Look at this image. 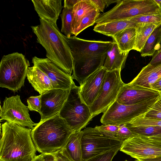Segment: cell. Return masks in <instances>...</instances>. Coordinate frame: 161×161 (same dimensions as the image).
I'll return each mask as SVG.
<instances>
[{
	"label": "cell",
	"instance_id": "25",
	"mask_svg": "<svg viewBox=\"0 0 161 161\" xmlns=\"http://www.w3.org/2000/svg\"><path fill=\"white\" fill-rule=\"evenodd\" d=\"M161 45V24L153 31L141 51L142 57L153 56L159 50Z\"/></svg>",
	"mask_w": 161,
	"mask_h": 161
},
{
	"label": "cell",
	"instance_id": "46",
	"mask_svg": "<svg viewBox=\"0 0 161 161\" xmlns=\"http://www.w3.org/2000/svg\"><path fill=\"white\" fill-rule=\"evenodd\" d=\"M148 137L152 139L161 141V134L154 136Z\"/></svg>",
	"mask_w": 161,
	"mask_h": 161
},
{
	"label": "cell",
	"instance_id": "13",
	"mask_svg": "<svg viewBox=\"0 0 161 161\" xmlns=\"http://www.w3.org/2000/svg\"><path fill=\"white\" fill-rule=\"evenodd\" d=\"M33 66L44 73L52 81L55 89L70 90L76 86L70 76L60 68L47 58L36 56L32 58Z\"/></svg>",
	"mask_w": 161,
	"mask_h": 161
},
{
	"label": "cell",
	"instance_id": "26",
	"mask_svg": "<svg viewBox=\"0 0 161 161\" xmlns=\"http://www.w3.org/2000/svg\"><path fill=\"white\" fill-rule=\"evenodd\" d=\"M95 8L90 0H80L74 6L73 9L71 24L72 34L82 18L88 11Z\"/></svg>",
	"mask_w": 161,
	"mask_h": 161
},
{
	"label": "cell",
	"instance_id": "20",
	"mask_svg": "<svg viewBox=\"0 0 161 161\" xmlns=\"http://www.w3.org/2000/svg\"><path fill=\"white\" fill-rule=\"evenodd\" d=\"M26 77L34 89L40 95L48 90L55 89L47 76L36 66L28 67Z\"/></svg>",
	"mask_w": 161,
	"mask_h": 161
},
{
	"label": "cell",
	"instance_id": "4",
	"mask_svg": "<svg viewBox=\"0 0 161 161\" xmlns=\"http://www.w3.org/2000/svg\"><path fill=\"white\" fill-rule=\"evenodd\" d=\"M73 132L59 114L37 124L31 136L37 151L41 153H53L61 150Z\"/></svg>",
	"mask_w": 161,
	"mask_h": 161
},
{
	"label": "cell",
	"instance_id": "41",
	"mask_svg": "<svg viewBox=\"0 0 161 161\" xmlns=\"http://www.w3.org/2000/svg\"><path fill=\"white\" fill-rule=\"evenodd\" d=\"M150 88L158 92L161 94V78L153 84Z\"/></svg>",
	"mask_w": 161,
	"mask_h": 161
},
{
	"label": "cell",
	"instance_id": "1",
	"mask_svg": "<svg viewBox=\"0 0 161 161\" xmlns=\"http://www.w3.org/2000/svg\"><path fill=\"white\" fill-rule=\"evenodd\" d=\"M66 38L73 58L72 77L80 85L88 77L103 66L112 42L86 40L75 36Z\"/></svg>",
	"mask_w": 161,
	"mask_h": 161
},
{
	"label": "cell",
	"instance_id": "15",
	"mask_svg": "<svg viewBox=\"0 0 161 161\" xmlns=\"http://www.w3.org/2000/svg\"><path fill=\"white\" fill-rule=\"evenodd\" d=\"M161 96L159 92L152 89L124 83L116 101L122 104L134 105Z\"/></svg>",
	"mask_w": 161,
	"mask_h": 161
},
{
	"label": "cell",
	"instance_id": "21",
	"mask_svg": "<svg viewBox=\"0 0 161 161\" xmlns=\"http://www.w3.org/2000/svg\"><path fill=\"white\" fill-rule=\"evenodd\" d=\"M82 132H73L61 152L70 161H82L81 138Z\"/></svg>",
	"mask_w": 161,
	"mask_h": 161
},
{
	"label": "cell",
	"instance_id": "19",
	"mask_svg": "<svg viewBox=\"0 0 161 161\" xmlns=\"http://www.w3.org/2000/svg\"><path fill=\"white\" fill-rule=\"evenodd\" d=\"M129 52L121 51L113 39L107 53L103 67L107 71L120 70L125 67Z\"/></svg>",
	"mask_w": 161,
	"mask_h": 161
},
{
	"label": "cell",
	"instance_id": "30",
	"mask_svg": "<svg viewBox=\"0 0 161 161\" xmlns=\"http://www.w3.org/2000/svg\"><path fill=\"white\" fill-rule=\"evenodd\" d=\"M127 20L136 24L159 22H161V14L137 16Z\"/></svg>",
	"mask_w": 161,
	"mask_h": 161
},
{
	"label": "cell",
	"instance_id": "18",
	"mask_svg": "<svg viewBox=\"0 0 161 161\" xmlns=\"http://www.w3.org/2000/svg\"><path fill=\"white\" fill-rule=\"evenodd\" d=\"M161 78V62L143 67L137 76L128 84L150 88L151 86Z\"/></svg>",
	"mask_w": 161,
	"mask_h": 161
},
{
	"label": "cell",
	"instance_id": "44",
	"mask_svg": "<svg viewBox=\"0 0 161 161\" xmlns=\"http://www.w3.org/2000/svg\"><path fill=\"white\" fill-rule=\"evenodd\" d=\"M32 161H45L43 153L36 156Z\"/></svg>",
	"mask_w": 161,
	"mask_h": 161
},
{
	"label": "cell",
	"instance_id": "48",
	"mask_svg": "<svg viewBox=\"0 0 161 161\" xmlns=\"http://www.w3.org/2000/svg\"><path fill=\"white\" fill-rule=\"evenodd\" d=\"M125 161H128L127 160H125Z\"/></svg>",
	"mask_w": 161,
	"mask_h": 161
},
{
	"label": "cell",
	"instance_id": "43",
	"mask_svg": "<svg viewBox=\"0 0 161 161\" xmlns=\"http://www.w3.org/2000/svg\"><path fill=\"white\" fill-rule=\"evenodd\" d=\"M45 161H54L53 154L52 153H43Z\"/></svg>",
	"mask_w": 161,
	"mask_h": 161
},
{
	"label": "cell",
	"instance_id": "17",
	"mask_svg": "<svg viewBox=\"0 0 161 161\" xmlns=\"http://www.w3.org/2000/svg\"><path fill=\"white\" fill-rule=\"evenodd\" d=\"M40 19L56 23L63 7L61 0H32Z\"/></svg>",
	"mask_w": 161,
	"mask_h": 161
},
{
	"label": "cell",
	"instance_id": "34",
	"mask_svg": "<svg viewBox=\"0 0 161 161\" xmlns=\"http://www.w3.org/2000/svg\"><path fill=\"white\" fill-rule=\"evenodd\" d=\"M136 136H137L124 124L119 125L116 137L123 142L129 139Z\"/></svg>",
	"mask_w": 161,
	"mask_h": 161
},
{
	"label": "cell",
	"instance_id": "3",
	"mask_svg": "<svg viewBox=\"0 0 161 161\" xmlns=\"http://www.w3.org/2000/svg\"><path fill=\"white\" fill-rule=\"evenodd\" d=\"M0 161H32L36 156L31 129L6 121L1 125Z\"/></svg>",
	"mask_w": 161,
	"mask_h": 161
},
{
	"label": "cell",
	"instance_id": "39",
	"mask_svg": "<svg viewBox=\"0 0 161 161\" xmlns=\"http://www.w3.org/2000/svg\"><path fill=\"white\" fill-rule=\"evenodd\" d=\"M52 154L54 156V161H70L61 152L60 150Z\"/></svg>",
	"mask_w": 161,
	"mask_h": 161
},
{
	"label": "cell",
	"instance_id": "29",
	"mask_svg": "<svg viewBox=\"0 0 161 161\" xmlns=\"http://www.w3.org/2000/svg\"><path fill=\"white\" fill-rule=\"evenodd\" d=\"M73 9L64 8L60 15L62 21L61 32L67 37L72 35L71 24L73 19Z\"/></svg>",
	"mask_w": 161,
	"mask_h": 161
},
{
	"label": "cell",
	"instance_id": "7",
	"mask_svg": "<svg viewBox=\"0 0 161 161\" xmlns=\"http://www.w3.org/2000/svg\"><path fill=\"white\" fill-rule=\"evenodd\" d=\"M73 132L81 131L92 120L89 106L82 99L80 86L71 88L68 97L58 113Z\"/></svg>",
	"mask_w": 161,
	"mask_h": 161
},
{
	"label": "cell",
	"instance_id": "35",
	"mask_svg": "<svg viewBox=\"0 0 161 161\" xmlns=\"http://www.w3.org/2000/svg\"><path fill=\"white\" fill-rule=\"evenodd\" d=\"M95 127L107 135L116 137L119 125L103 124L100 126H96Z\"/></svg>",
	"mask_w": 161,
	"mask_h": 161
},
{
	"label": "cell",
	"instance_id": "8",
	"mask_svg": "<svg viewBox=\"0 0 161 161\" xmlns=\"http://www.w3.org/2000/svg\"><path fill=\"white\" fill-rule=\"evenodd\" d=\"M160 97L130 105L120 104L115 101L103 113L100 122L105 125H120L126 124L144 114Z\"/></svg>",
	"mask_w": 161,
	"mask_h": 161
},
{
	"label": "cell",
	"instance_id": "22",
	"mask_svg": "<svg viewBox=\"0 0 161 161\" xmlns=\"http://www.w3.org/2000/svg\"><path fill=\"white\" fill-rule=\"evenodd\" d=\"M136 24L128 20L113 21L96 24L93 30L105 36L112 37L120 31L128 28H135Z\"/></svg>",
	"mask_w": 161,
	"mask_h": 161
},
{
	"label": "cell",
	"instance_id": "28",
	"mask_svg": "<svg viewBox=\"0 0 161 161\" xmlns=\"http://www.w3.org/2000/svg\"><path fill=\"white\" fill-rule=\"evenodd\" d=\"M137 136L150 137L161 134V127L152 125H133L125 124Z\"/></svg>",
	"mask_w": 161,
	"mask_h": 161
},
{
	"label": "cell",
	"instance_id": "45",
	"mask_svg": "<svg viewBox=\"0 0 161 161\" xmlns=\"http://www.w3.org/2000/svg\"><path fill=\"white\" fill-rule=\"evenodd\" d=\"M121 0H105L106 6L108 7L111 4L116 3H117L119 2Z\"/></svg>",
	"mask_w": 161,
	"mask_h": 161
},
{
	"label": "cell",
	"instance_id": "32",
	"mask_svg": "<svg viewBox=\"0 0 161 161\" xmlns=\"http://www.w3.org/2000/svg\"><path fill=\"white\" fill-rule=\"evenodd\" d=\"M126 124L133 125H152L161 127V120L147 119L144 117L143 115L134 119Z\"/></svg>",
	"mask_w": 161,
	"mask_h": 161
},
{
	"label": "cell",
	"instance_id": "5",
	"mask_svg": "<svg viewBox=\"0 0 161 161\" xmlns=\"http://www.w3.org/2000/svg\"><path fill=\"white\" fill-rule=\"evenodd\" d=\"M161 14L154 0H121L112 8L100 14L97 19L100 24L127 20L135 17Z\"/></svg>",
	"mask_w": 161,
	"mask_h": 161
},
{
	"label": "cell",
	"instance_id": "2",
	"mask_svg": "<svg viewBox=\"0 0 161 161\" xmlns=\"http://www.w3.org/2000/svg\"><path fill=\"white\" fill-rule=\"evenodd\" d=\"M40 24L31 26L37 43L45 49L46 57L70 76L73 69V58L66 36L56 23L39 19Z\"/></svg>",
	"mask_w": 161,
	"mask_h": 161
},
{
	"label": "cell",
	"instance_id": "47",
	"mask_svg": "<svg viewBox=\"0 0 161 161\" xmlns=\"http://www.w3.org/2000/svg\"><path fill=\"white\" fill-rule=\"evenodd\" d=\"M159 7L161 11V3L160 4V5H159Z\"/></svg>",
	"mask_w": 161,
	"mask_h": 161
},
{
	"label": "cell",
	"instance_id": "6",
	"mask_svg": "<svg viewBox=\"0 0 161 161\" xmlns=\"http://www.w3.org/2000/svg\"><path fill=\"white\" fill-rule=\"evenodd\" d=\"M29 62L18 52L4 55L0 64V86L17 92L24 86Z\"/></svg>",
	"mask_w": 161,
	"mask_h": 161
},
{
	"label": "cell",
	"instance_id": "37",
	"mask_svg": "<svg viewBox=\"0 0 161 161\" xmlns=\"http://www.w3.org/2000/svg\"><path fill=\"white\" fill-rule=\"evenodd\" d=\"M100 12H103L106 6L105 0H90Z\"/></svg>",
	"mask_w": 161,
	"mask_h": 161
},
{
	"label": "cell",
	"instance_id": "10",
	"mask_svg": "<svg viewBox=\"0 0 161 161\" xmlns=\"http://www.w3.org/2000/svg\"><path fill=\"white\" fill-rule=\"evenodd\" d=\"M120 72V70L107 71L96 98L89 106L92 119L105 112L116 100L124 84Z\"/></svg>",
	"mask_w": 161,
	"mask_h": 161
},
{
	"label": "cell",
	"instance_id": "11",
	"mask_svg": "<svg viewBox=\"0 0 161 161\" xmlns=\"http://www.w3.org/2000/svg\"><path fill=\"white\" fill-rule=\"evenodd\" d=\"M1 120L13 122L19 125L32 129L37 123L31 119L28 106L21 102L19 95L6 97L0 107Z\"/></svg>",
	"mask_w": 161,
	"mask_h": 161
},
{
	"label": "cell",
	"instance_id": "31",
	"mask_svg": "<svg viewBox=\"0 0 161 161\" xmlns=\"http://www.w3.org/2000/svg\"><path fill=\"white\" fill-rule=\"evenodd\" d=\"M143 116L147 119L161 120V96Z\"/></svg>",
	"mask_w": 161,
	"mask_h": 161
},
{
	"label": "cell",
	"instance_id": "38",
	"mask_svg": "<svg viewBox=\"0 0 161 161\" xmlns=\"http://www.w3.org/2000/svg\"><path fill=\"white\" fill-rule=\"evenodd\" d=\"M160 62H161V45L160 49L155 53L148 64L152 65Z\"/></svg>",
	"mask_w": 161,
	"mask_h": 161
},
{
	"label": "cell",
	"instance_id": "36",
	"mask_svg": "<svg viewBox=\"0 0 161 161\" xmlns=\"http://www.w3.org/2000/svg\"><path fill=\"white\" fill-rule=\"evenodd\" d=\"M27 102L28 108L29 110L39 113L41 106V95L31 96L27 99Z\"/></svg>",
	"mask_w": 161,
	"mask_h": 161
},
{
	"label": "cell",
	"instance_id": "27",
	"mask_svg": "<svg viewBox=\"0 0 161 161\" xmlns=\"http://www.w3.org/2000/svg\"><path fill=\"white\" fill-rule=\"evenodd\" d=\"M100 14V12L95 8L88 11L82 18L72 34L76 36L85 29L93 25Z\"/></svg>",
	"mask_w": 161,
	"mask_h": 161
},
{
	"label": "cell",
	"instance_id": "42",
	"mask_svg": "<svg viewBox=\"0 0 161 161\" xmlns=\"http://www.w3.org/2000/svg\"><path fill=\"white\" fill-rule=\"evenodd\" d=\"M135 161H161V156L154 158L136 159Z\"/></svg>",
	"mask_w": 161,
	"mask_h": 161
},
{
	"label": "cell",
	"instance_id": "23",
	"mask_svg": "<svg viewBox=\"0 0 161 161\" xmlns=\"http://www.w3.org/2000/svg\"><path fill=\"white\" fill-rule=\"evenodd\" d=\"M161 24V22L137 24L135 27L136 37L133 50L141 52L153 31Z\"/></svg>",
	"mask_w": 161,
	"mask_h": 161
},
{
	"label": "cell",
	"instance_id": "9",
	"mask_svg": "<svg viewBox=\"0 0 161 161\" xmlns=\"http://www.w3.org/2000/svg\"><path fill=\"white\" fill-rule=\"evenodd\" d=\"M82 161L106 152L120 148L123 142L107 135L95 127H87L82 130Z\"/></svg>",
	"mask_w": 161,
	"mask_h": 161
},
{
	"label": "cell",
	"instance_id": "14",
	"mask_svg": "<svg viewBox=\"0 0 161 161\" xmlns=\"http://www.w3.org/2000/svg\"><path fill=\"white\" fill-rule=\"evenodd\" d=\"M70 90L53 89L40 95V121L59 113L68 97Z\"/></svg>",
	"mask_w": 161,
	"mask_h": 161
},
{
	"label": "cell",
	"instance_id": "16",
	"mask_svg": "<svg viewBox=\"0 0 161 161\" xmlns=\"http://www.w3.org/2000/svg\"><path fill=\"white\" fill-rule=\"evenodd\" d=\"M107 71L101 67L88 77L80 86V93L84 102L88 106L96 98Z\"/></svg>",
	"mask_w": 161,
	"mask_h": 161
},
{
	"label": "cell",
	"instance_id": "40",
	"mask_svg": "<svg viewBox=\"0 0 161 161\" xmlns=\"http://www.w3.org/2000/svg\"><path fill=\"white\" fill-rule=\"evenodd\" d=\"M80 1V0H65L64 2V8H73Z\"/></svg>",
	"mask_w": 161,
	"mask_h": 161
},
{
	"label": "cell",
	"instance_id": "12",
	"mask_svg": "<svg viewBox=\"0 0 161 161\" xmlns=\"http://www.w3.org/2000/svg\"><path fill=\"white\" fill-rule=\"evenodd\" d=\"M120 150L136 159L154 158L161 156V141L136 136L124 142Z\"/></svg>",
	"mask_w": 161,
	"mask_h": 161
},
{
	"label": "cell",
	"instance_id": "33",
	"mask_svg": "<svg viewBox=\"0 0 161 161\" xmlns=\"http://www.w3.org/2000/svg\"><path fill=\"white\" fill-rule=\"evenodd\" d=\"M120 149H117L103 153L91 158L85 161H112Z\"/></svg>",
	"mask_w": 161,
	"mask_h": 161
},
{
	"label": "cell",
	"instance_id": "24",
	"mask_svg": "<svg viewBox=\"0 0 161 161\" xmlns=\"http://www.w3.org/2000/svg\"><path fill=\"white\" fill-rule=\"evenodd\" d=\"M136 37L135 28L124 29L116 34L112 38L119 49L124 52L133 50Z\"/></svg>",
	"mask_w": 161,
	"mask_h": 161
}]
</instances>
